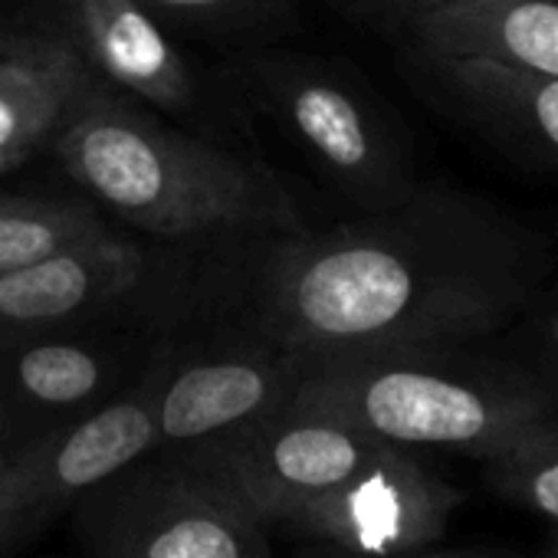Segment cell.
I'll use <instances>...</instances> for the list:
<instances>
[{
  "mask_svg": "<svg viewBox=\"0 0 558 558\" xmlns=\"http://www.w3.org/2000/svg\"><path fill=\"white\" fill-rule=\"evenodd\" d=\"M542 558H558V535H555V542L545 548V555H542Z\"/></svg>",
  "mask_w": 558,
  "mask_h": 558,
  "instance_id": "603a6c76",
  "label": "cell"
},
{
  "mask_svg": "<svg viewBox=\"0 0 558 558\" xmlns=\"http://www.w3.org/2000/svg\"><path fill=\"white\" fill-rule=\"evenodd\" d=\"M63 17L96 80L158 112H194L197 80L142 0H63Z\"/></svg>",
  "mask_w": 558,
  "mask_h": 558,
  "instance_id": "7c38bea8",
  "label": "cell"
},
{
  "mask_svg": "<svg viewBox=\"0 0 558 558\" xmlns=\"http://www.w3.org/2000/svg\"><path fill=\"white\" fill-rule=\"evenodd\" d=\"M290 404L404 450H453L476 460L558 424L555 401L538 381L453 352L303 362Z\"/></svg>",
  "mask_w": 558,
  "mask_h": 558,
  "instance_id": "3957f363",
  "label": "cell"
},
{
  "mask_svg": "<svg viewBox=\"0 0 558 558\" xmlns=\"http://www.w3.org/2000/svg\"><path fill=\"white\" fill-rule=\"evenodd\" d=\"M460 502L463 493L414 450L388 447L342 486L287 512L272 532L345 555H401L437 545Z\"/></svg>",
  "mask_w": 558,
  "mask_h": 558,
  "instance_id": "ba28073f",
  "label": "cell"
},
{
  "mask_svg": "<svg viewBox=\"0 0 558 558\" xmlns=\"http://www.w3.org/2000/svg\"><path fill=\"white\" fill-rule=\"evenodd\" d=\"M125 352L116 342L40 332L0 342V453L14 457L37 437L76 421L125 388Z\"/></svg>",
  "mask_w": 558,
  "mask_h": 558,
  "instance_id": "30bf717a",
  "label": "cell"
},
{
  "mask_svg": "<svg viewBox=\"0 0 558 558\" xmlns=\"http://www.w3.org/2000/svg\"><path fill=\"white\" fill-rule=\"evenodd\" d=\"M8 470H11V457L0 453V499H4V486H8Z\"/></svg>",
  "mask_w": 558,
  "mask_h": 558,
  "instance_id": "44dd1931",
  "label": "cell"
},
{
  "mask_svg": "<svg viewBox=\"0 0 558 558\" xmlns=\"http://www.w3.org/2000/svg\"><path fill=\"white\" fill-rule=\"evenodd\" d=\"M142 272V246L112 230L60 246L31 266L0 272V342L63 332L125 300Z\"/></svg>",
  "mask_w": 558,
  "mask_h": 558,
  "instance_id": "8fae6325",
  "label": "cell"
},
{
  "mask_svg": "<svg viewBox=\"0 0 558 558\" xmlns=\"http://www.w3.org/2000/svg\"><path fill=\"white\" fill-rule=\"evenodd\" d=\"M165 24H184L214 37L266 34L293 24L303 0H142Z\"/></svg>",
  "mask_w": 558,
  "mask_h": 558,
  "instance_id": "ac0fdd59",
  "label": "cell"
},
{
  "mask_svg": "<svg viewBox=\"0 0 558 558\" xmlns=\"http://www.w3.org/2000/svg\"><path fill=\"white\" fill-rule=\"evenodd\" d=\"M158 444L151 368L99 408L11 457L0 499V558L31 545L57 515L148 457Z\"/></svg>",
  "mask_w": 558,
  "mask_h": 558,
  "instance_id": "8992f818",
  "label": "cell"
},
{
  "mask_svg": "<svg viewBox=\"0 0 558 558\" xmlns=\"http://www.w3.org/2000/svg\"><path fill=\"white\" fill-rule=\"evenodd\" d=\"M496 493L522 502L558 529V424L483 460Z\"/></svg>",
  "mask_w": 558,
  "mask_h": 558,
  "instance_id": "e0dca14e",
  "label": "cell"
},
{
  "mask_svg": "<svg viewBox=\"0 0 558 558\" xmlns=\"http://www.w3.org/2000/svg\"><path fill=\"white\" fill-rule=\"evenodd\" d=\"M404 44L421 63L486 60L558 76V0H473L424 17L404 34Z\"/></svg>",
  "mask_w": 558,
  "mask_h": 558,
  "instance_id": "4fadbf2b",
  "label": "cell"
},
{
  "mask_svg": "<svg viewBox=\"0 0 558 558\" xmlns=\"http://www.w3.org/2000/svg\"><path fill=\"white\" fill-rule=\"evenodd\" d=\"M102 230L109 227L86 204L0 194V272L31 266Z\"/></svg>",
  "mask_w": 558,
  "mask_h": 558,
  "instance_id": "2e32d148",
  "label": "cell"
},
{
  "mask_svg": "<svg viewBox=\"0 0 558 558\" xmlns=\"http://www.w3.org/2000/svg\"><path fill=\"white\" fill-rule=\"evenodd\" d=\"M551 342H555V355H558V313L551 319Z\"/></svg>",
  "mask_w": 558,
  "mask_h": 558,
  "instance_id": "7402d4cb",
  "label": "cell"
},
{
  "mask_svg": "<svg viewBox=\"0 0 558 558\" xmlns=\"http://www.w3.org/2000/svg\"><path fill=\"white\" fill-rule=\"evenodd\" d=\"M388 447L395 444L329 414L290 404L230 444L187 457L217 466L272 529L296 506L372 466Z\"/></svg>",
  "mask_w": 558,
  "mask_h": 558,
  "instance_id": "9c48e42d",
  "label": "cell"
},
{
  "mask_svg": "<svg viewBox=\"0 0 558 558\" xmlns=\"http://www.w3.org/2000/svg\"><path fill=\"white\" fill-rule=\"evenodd\" d=\"M50 142L89 197L158 236L269 230L296 220L290 197L266 171L165 125L138 99L93 73Z\"/></svg>",
  "mask_w": 558,
  "mask_h": 558,
  "instance_id": "7a4b0ae2",
  "label": "cell"
},
{
  "mask_svg": "<svg viewBox=\"0 0 558 558\" xmlns=\"http://www.w3.org/2000/svg\"><path fill=\"white\" fill-rule=\"evenodd\" d=\"M424 66L473 125L509 151L558 168V76L486 60H430Z\"/></svg>",
  "mask_w": 558,
  "mask_h": 558,
  "instance_id": "9a60e30c",
  "label": "cell"
},
{
  "mask_svg": "<svg viewBox=\"0 0 558 558\" xmlns=\"http://www.w3.org/2000/svg\"><path fill=\"white\" fill-rule=\"evenodd\" d=\"M86 76L89 66L66 37L0 27V174L53 138Z\"/></svg>",
  "mask_w": 558,
  "mask_h": 558,
  "instance_id": "5bb4252c",
  "label": "cell"
},
{
  "mask_svg": "<svg viewBox=\"0 0 558 558\" xmlns=\"http://www.w3.org/2000/svg\"><path fill=\"white\" fill-rule=\"evenodd\" d=\"M332 4L342 14L362 21L365 27L404 40V34L411 27H417L424 17L450 11V8L473 4V0H332Z\"/></svg>",
  "mask_w": 558,
  "mask_h": 558,
  "instance_id": "d6986e66",
  "label": "cell"
},
{
  "mask_svg": "<svg viewBox=\"0 0 558 558\" xmlns=\"http://www.w3.org/2000/svg\"><path fill=\"white\" fill-rule=\"evenodd\" d=\"M155 375V424L165 453H204L290 408L303 359L269 336L161 359Z\"/></svg>",
  "mask_w": 558,
  "mask_h": 558,
  "instance_id": "52a82bcc",
  "label": "cell"
},
{
  "mask_svg": "<svg viewBox=\"0 0 558 558\" xmlns=\"http://www.w3.org/2000/svg\"><path fill=\"white\" fill-rule=\"evenodd\" d=\"M89 558H272V529L210 463L151 450L76 506Z\"/></svg>",
  "mask_w": 558,
  "mask_h": 558,
  "instance_id": "277c9868",
  "label": "cell"
},
{
  "mask_svg": "<svg viewBox=\"0 0 558 558\" xmlns=\"http://www.w3.org/2000/svg\"><path fill=\"white\" fill-rule=\"evenodd\" d=\"M535 236L486 207L417 191L395 207L276 250L263 336L303 362L457 352L496 332L535 293Z\"/></svg>",
  "mask_w": 558,
  "mask_h": 558,
  "instance_id": "6da1fadb",
  "label": "cell"
},
{
  "mask_svg": "<svg viewBox=\"0 0 558 558\" xmlns=\"http://www.w3.org/2000/svg\"><path fill=\"white\" fill-rule=\"evenodd\" d=\"M253 89L306 158L365 214L414 194L404 138L359 83L316 60L276 57L256 63Z\"/></svg>",
  "mask_w": 558,
  "mask_h": 558,
  "instance_id": "5b68a950",
  "label": "cell"
},
{
  "mask_svg": "<svg viewBox=\"0 0 558 558\" xmlns=\"http://www.w3.org/2000/svg\"><path fill=\"white\" fill-rule=\"evenodd\" d=\"M296 558H473V555H444V551H430V548L401 551V555H345V551H332V548H319V545H303V551Z\"/></svg>",
  "mask_w": 558,
  "mask_h": 558,
  "instance_id": "ffe728a7",
  "label": "cell"
}]
</instances>
